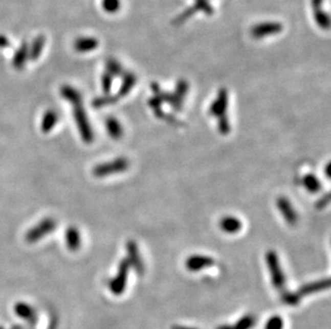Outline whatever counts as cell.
Wrapping results in <instances>:
<instances>
[{"instance_id":"6da1fadb","label":"cell","mask_w":331,"mask_h":329,"mask_svg":"<svg viewBox=\"0 0 331 329\" xmlns=\"http://www.w3.org/2000/svg\"><path fill=\"white\" fill-rule=\"evenodd\" d=\"M266 263L271 275L273 287L279 291H283L285 287V276L281 268L278 254L273 250H269L266 253Z\"/></svg>"},{"instance_id":"7a4b0ae2","label":"cell","mask_w":331,"mask_h":329,"mask_svg":"<svg viewBox=\"0 0 331 329\" xmlns=\"http://www.w3.org/2000/svg\"><path fill=\"white\" fill-rule=\"evenodd\" d=\"M73 115H74V119L76 121L79 134H81L82 140L86 144L93 143L94 138H95L94 131L89 124L86 111H85L82 104H78V105L74 106Z\"/></svg>"},{"instance_id":"3957f363","label":"cell","mask_w":331,"mask_h":329,"mask_svg":"<svg viewBox=\"0 0 331 329\" xmlns=\"http://www.w3.org/2000/svg\"><path fill=\"white\" fill-rule=\"evenodd\" d=\"M129 168V160L127 158L119 157L108 162H104L96 166L93 170V173L97 178H104V176L112 175L115 173L123 172Z\"/></svg>"},{"instance_id":"277c9868","label":"cell","mask_w":331,"mask_h":329,"mask_svg":"<svg viewBox=\"0 0 331 329\" xmlns=\"http://www.w3.org/2000/svg\"><path fill=\"white\" fill-rule=\"evenodd\" d=\"M129 269H130L129 261L127 258H123L119 264L116 276L109 281V290L112 291L114 295L119 296L125 290V287H127V281H128Z\"/></svg>"},{"instance_id":"5b68a950","label":"cell","mask_w":331,"mask_h":329,"mask_svg":"<svg viewBox=\"0 0 331 329\" xmlns=\"http://www.w3.org/2000/svg\"><path fill=\"white\" fill-rule=\"evenodd\" d=\"M57 223L53 218H47L39 222L36 227L30 229L26 234V241L28 243H36L43 239L45 235L50 234L55 230Z\"/></svg>"},{"instance_id":"8992f818","label":"cell","mask_w":331,"mask_h":329,"mask_svg":"<svg viewBox=\"0 0 331 329\" xmlns=\"http://www.w3.org/2000/svg\"><path fill=\"white\" fill-rule=\"evenodd\" d=\"M283 30L282 24L277 21H265L259 22L257 25L253 26L251 29V35L254 39H262L267 35H272L280 33Z\"/></svg>"},{"instance_id":"52a82bcc","label":"cell","mask_w":331,"mask_h":329,"mask_svg":"<svg viewBox=\"0 0 331 329\" xmlns=\"http://www.w3.org/2000/svg\"><path fill=\"white\" fill-rule=\"evenodd\" d=\"M214 265V260L210 256L203 254L190 255L186 261V267L190 272H198L204 268Z\"/></svg>"},{"instance_id":"ba28073f","label":"cell","mask_w":331,"mask_h":329,"mask_svg":"<svg viewBox=\"0 0 331 329\" xmlns=\"http://www.w3.org/2000/svg\"><path fill=\"white\" fill-rule=\"evenodd\" d=\"M227 106H228V93H227L226 89L222 88L221 90H219L216 99L210 105L209 113L213 116L219 118L223 114H226Z\"/></svg>"},{"instance_id":"9c48e42d","label":"cell","mask_w":331,"mask_h":329,"mask_svg":"<svg viewBox=\"0 0 331 329\" xmlns=\"http://www.w3.org/2000/svg\"><path fill=\"white\" fill-rule=\"evenodd\" d=\"M277 207L281 212L285 221L290 223V225H295L298 221V215H297L296 210L294 209L289 199L285 197H279L277 200Z\"/></svg>"},{"instance_id":"30bf717a","label":"cell","mask_w":331,"mask_h":329,"mask_svg":"<svg viewBox=\"0 0 331 329\" xmlns=\"http://www.w3.org/2000/svg\"><path fill=\"white\" fill-rule=\"evenodd\" d=\"M14 312L20 319L25 320L30 325H35L38 322V313L32 306L26 302H17L14 306Z\"/></svg>"},{"instance_id":"8fae6325","label":"cell","mask_w":331,"mask_h":329,"mask_svg":"<svg viewBox=\"0 0 331 329\" xmlns=\"http://www.w3.org/2000/svg\"><path fill=\"white\" fill-rule=\"evenodd\" d=\"M127 251H128L127 260L129 261L130 266L132 265L136 272H138V274L142 275L144 273V263L141 258L138 245H136L134 241H129L127 243Z\"/></svg>"},{"instance_id":"7c38bea8","label":"cell","mask_w":331,"mask_h":329,"mask_svg":"<svg viewBox=\"0 0 331 329\" xmlns=\"http://www.w3.org/2000/svg\"><path fill=\"white\" fill-rule=\"evenodd\" d=\"M329 287H330V279L325 278V279L310 282V284L303 285L302 287H300V289L297 293L299 294L300 297H302V296H307V295H311V294L327 290L329 289Z\"/></svg>"},{"instance_id":"4fadbf2b","label":"cell","mask_w":331,"mask_h":329,"mask_svg":"<svg viewBox=\"0 0 331 329\" xmlns=\"http://www.w3.org/2000/svg\"><path fill=\"white\" fill-rule=\"evenodd\" d=\"M188 91H189L188 81L185 79H180L177 82L175 92L173 93V102L170 103V106H172L174 110L178 111L181 109L182 102H184V99L187 96Z\"/></svg>"},{"instance_id":"5bb4252c","label":"cell","mask_w":331,"mask_h":329,"mask_svg":"<svg viewBox=\"0 0 331 329\" xmlns=\"http://www.w3.org/2000/svg\"><path fill=\"white\" fill-rule=\"evenodd\" d=\"M29 59V45L26 41L21 42L18 50L15 52L13 59H12V65L16 69H20L25 66L27 60Z\"/></svg>"},{"instance_id":"9a60e30c","label":"cell","mask_w":331,"mask_h":329,"mask_svg":"<svg viewBox=\"0 0 331 329\" xmlns=\"http://www.w3.org/2000/svg\"><path fill=\"white\" fill-rule=\"evenodd\" d=\"M220 228L225 233L235 234L242 229V222L234 216H226L221 219Z\"/></svg>"},{"instance_id":"2e32d148","label":"cell","mask_w":331,"mask_h":329,"mask_svg":"<svg viewBox=\"0 0 331 329\" xmlns=\"http://www.w3.org/2000/svg\"><path fill=\"white\" fill-rule=\"evenodd\" d=\"M99 46V42L95 38H78L74 42V49L78 53L95 51Z\"/></svg>"},{"instance_id":"e0dca14e","label":"cell","mask_w":331,"mask_h":329,"mask_svg":"<svg viewBox=\"0 0 331 329\" xmlns=\"http://www.w3.org/2000/svg\"><path fill=\"white\" fill-rule=\"evenodd\" d=\"M65 242L68 248L71 251H77L81 247V235L75 227H70L65 231Z\"/></svg>"},{"instance_id":"ac0fdd59","label":"cell","mask_w":331,"mask_h":329,"mask_svg":"<svg viewBox=\"0 0 331 329\" xmlns=\"http://www.w3.org/2000/svg\"><path fill=\"white\" fill-rule=\"evenodd\" d=\"M256 323L255 316L252 314H247L242 316L240 320L234 325H222L219 326L216 329H251Z\"/></svg>"},{"instance_id":"d6986e66","label":"cell","mask_w":331,"mask_h":329,"mask_svg":"<svg viewBox=\"0 0 331 329\" xmlns=\"http://www.w3.org/2000/svg\"><path fill=\"white\" fill-rule=\"evenodd\" d=\"M60 94L64 100L72 103L73 106L82 104V94L79 93L78 90H76L71 86L63 85L60 89Z\"/></svg>"},{"instance_id":"ffe728a7","label":"cell","mask_w":331,"mask_h":329,"mask_svg":"<svg viewBox=\"0 0 331 329\" xmlns=\"http://www.w3.org/2000/svg\"><path fill=\"white\" fill-rule=\"evenodd\" d=\"M135 84H136V76L134 74H132L130 72L123 73L122 82H121V86L119 88L117 97L123 98L125 96H128L130 91L132 90V88L135 86Z\"/></svg>"},{"instance_id":"44dd1931","label":"cell","mask_w":331,"mask_h":329,"mask_svg":"<svg viewBox=\"0 0 331 329\" xmlns=\"http://www.w3.org/2000/svg\"><path fill=\"white\" fill-rule=\"evenodd\" d=\"M45 45V37L43 34L38 35L31 42V45H29V59L32 61L37 60V59L41 56L43 49Z\"/></svg>"},{"instance_id":"7402d4cb","label":"cell","mask_w":331,"mask_h":329,"mask_svg":"<svg viewBox=\"0 0 331 329\" xmlns=\"http://www.w3.org/2000/svg\"><path fill=\"white\" fill-rule=\"evenodd\" d=\"M105 126H106L108 135L113 139L117 140L122 137V135H123L122 125L120 124V122L117 119H115V118H108V119H106Z\"/></svg>"},{"instance_id":"603a6c76","label":"cell","mask_w":331,"mask_h":329,"mask_svg":"<svg viewBox=\"0 0 331 329\" xmlns=\"http://www.w3.org/2000/svg\"><path fill=\"white\" fill-rule=\"evenodd\" d=\"M57 121H58V114L53 109L48 110L43 115L42 123H41V128L44 133H50L52 131V128L56 125Z\"/></svg>"},{"instance_id":"cb8c5ba5","label":"cell","mask_w":331,"mask_h":329,"mask_svg":"<svg viewBox=\"0 0 331 329\" xmlns=\"http://www.w3.org/2000/svg\"><path fill=\"white\" fill-rule=\"evenodd\" d=\"M302 184H303L305 190L311 194H316L322 190L321 182H319V180L316 178L314 174H311V173L305 174L303 176Z\"/></svg>"},{"instance_id":"d4e9b609","label":"cell","mask_w":331,"mask_h":329,"mask_svg":"<svg viewBox=\"0 0 331 329\" xmlns=\"http://www.w3.org/2000/svg\"><path fill=\"white\" fill-rule=\"evenodd\" d=\"M105 66H106V73H108L111 76H121L124 73L122 65L114 58L107 59Z\"/></svg>"},{"instance_id":"484cf974","label":"cell","mask_w":331,"mask_h":329,"mask_svg":"<svg viewBox=\"0 0 331 329\" xmlns=\"http://www.w3.org/2000/svg\"><path fill=\"white\" fill-rule=\"evenodd\" d=\"M282 301L285 304L289 306H297L300 302V295L297 292H290V291H283L281 294Z\"/></svg>"},{"instance_id":"4316f807","label":"cell","mask_w":331,"mask_h":329,"mask_svg":"<svg viewBox=\"0 0 331 329\" xmlns=\"http://www.w3.org/2000/svg\"><path fill=\"white\" fill-rule=\"evenodd\" d=\"M314 16H315V21L317 25L321 27L322 29H328L330 26V19L328 14L326 13L325 11L321 10V9H317L314 10Z\"/></svg>"},{"instance_id":"83f0119b","label":"cell","mask_w":331,"mask_h":329,"mask_svg":"<svg viewBox=\"0 0 331 329\" xmlns=\"http://www.w3.org/2000/svg\"><path fill=\"white\" fill-rule=\"evenodd\" d=\"M118 97L117 96H105V97H99L96 98L93 101V106L95 108H102V107H105V106L108 105H113L115 104L118 101Z\"/></svg>"},{"instance_id":"f1b7e54d","label":"cell","mask_w":331,"mask_h":329,"mask_svg":"<svg viewBox=\"0 0 331 329\" xmlns=\"http://www.w3.org/2000/svg\"><path fill=\"white\" fill-rule=\"evenodd\" d=\"M121 7L120 0H102V8L109 14L117 13Z\"/></svg>"},{"instance_id":"f546056e","label":"cell","mask_w":331,"mask_h":329,"mask_svg":"<svg viewBox=\"0 0 331 329\" xmlns=\"http://www.w3.org/2000/svg\"><path fill=\"white\" fill-rule=\"evenodd\" d=\"M284 322L280 315H273L267 321L265 329H283Z\"/></svg>"},{"instance_id":"4dcf8cb0","label":"cell","mask_w":331,"mask_h":329,"mask_svg":"<svg viewBox=\"0 0 331 329\" xmlns=\"http://www.w3.org/2000/svg\"><path fill=\"white\" fill-rule=\"evenodd\" d=\"M218 128H219V132L222 135H227L228 133L231 132L230 120H228V118H227L226 114H223V115L218 118Z\"/></svg>"},{"instance_id":"1f68e13d","label":"cell","mask_w":331,"mask_h":329,"mask_svg":"<svg viewBox=\"0 0 331 329\" xmlns=\"http://www.w3.org/2000/svg\"><path fill=\"white\" fill-rule=\"evenodd\" d=\"M197 11V9L195 8V6H193L189 9H187L186 11L182 12L181 14H179L175 19H174V24L175 25H180V24L182 22H185L188 18H190L194 13H195V12Z\"/></svg>"},{"instance_id":"d6a6232c","label":"cell","mask_w":331,"mask_h":329,"mask_svg":"<svg viewBox=\"0 0 331 329\" xmlns=\"http://www.w3.org/2000/svg\"><path fill=\"white\" fill-rule=\"evenodd\" d=\"M195 8L197 9V11H202L207 15H211L213 13V8L208 3V0H196Z\"/></svg>"},{"instance_id":"836d02e7","label":"cell","mask_w":331,"mask_h":329,"mask_svg":"<svg viewBox=\"0 0 331 329\" xmlns=\"http://www.w3.org/2000/svg\"><path fill=\"white\" fill-rule=\"evenodd\" d=\"M113 85V76H111L108 73H104L102 75V88H103L104 93L108 94L111 92Z\"/></svg>"},{"instance_id":"e575fe53","label":"cell","mask_w":331,"mask_h":329,"mask_svg":"<svg viewBox=\"0 0 331 329\" xmlns=\"http://www.w3.org/2000/svg\"><path fill=\"white\" fill-rule=\"evenodd\" d=\"M329 203H330V194L327 193L323 198L318 200L316 203V206L318 209H323V208L327 207L329 205Z\"/></svg>"},{"instance_id":"d590c367","label":"cell","mask_w":331,"mask_h":329,"mask_svg":"<svg viewBox=\"0 0 331 329\" xmlns=\"http://www.w3.org/2000/svg\"><path fill=\"white\" fill-rule=\"evenodd\" d=\"M148 104H149V106H150L151 108H153V110H156V109L161 108V106H162L163 102L161 100H160L158 97L155 96L153 98H151L149 101H148Z\"/></svg>"},{"instance_id":"8d00e7d4","label":"cell","mask_w":331,"mask_h":329,"mask_svg":"<svg viewBox=\"0 0 331 329\" xmlns=\"http://www.w3.org/2000/svg\"><path fill=\"white\" fill-rule=\"evenodd\" d=\"M10 45L9 39L6 37V35L0 34V49H6Z\"/></svg>"},{"instance_id":"74e56055","label":"cell","mask_w":331,"mask_h":329,"mask_svg":"<svg viewBox=\"0 0 331 329\" xmlns=\"http://www.w3.org/2000/svg\"><path fill=\"white\" fill-rule=\"evenodd\" d=\"M311 3H312L313 9L317 10V9H321L322 4H323V0H311Z\"/></svg>"},{"instance_id":"f35d334b","label":"cell","mask_w":331,"mask_h":329,"mask_svg":"<svg viewBox=\"0 0 331 329\" xmlns=\"http://www.w3.org/2000/svg\"><path fill=\"white\" fill-rule=\"evenodd\" d=\"M330 168H331V163L328 162L326 165V169H325V173H326V176L328 179H330Z\"/></svg>"},{"instance_id":"ab89813d","label":"cell","mask_w":331,"mask_h":329,"mask_svg":"<svg viewBox=\"0 0 331 329\" xmlns=\"http://www.w3.org/2000/svg\"><path fill=\"white\" fill-rule=\"evenodd\" d=\"M172 329H196V328H190V327H185V326H179V325H174Z\"/></svg>"},{"instance_id":"60d3db41","label":"cell","mask_w":331,"mask_h":329,"mask_svg":"<svg viewBox=\"0 0 331 329\" xmlns=\"http://www.w3.org/2000/svg\"><path fill=\"white\" fill-rule=\"evenodd\" d=\"M0 329H6L4 326H0Z\"/></svg>"}]
</instances>
